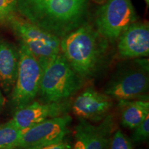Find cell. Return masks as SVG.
Returning a JSON list of instances; mask_svg holds the SVG:
<instances>
[{"mask_svg":"<svg viewBox=\"0 0 149 149\" xmlns=\"http://www.w3.org/2000/svg\"><path fill=\"white\" fill-rule=\"evenodd\" d=\"M109 149H133V143L122 130L117 129L113 134Z\"/></svg>","mask_w":149,"mask_h":149,"instance_id":"cell-17","label":"cell"},{"mask_svg":"<svg viewBox=\"0 0 149 149\" xmlns=\"http://www.w3.org/2000/svg\"><path fill=\"white\" fill-rule=\"evenodd\" d=\"M17 13L16 0H0V25L8 24Z\"/></svg>","mask_w":149,"mask_h":149,"instance_id":"cell-16","label":"cell"},{"mask_svg":"<svg viewBox=\"0 0 149 149\" xmlns=\"http://www.w3.org/2000/svg\"><path fill=\"white\" fill-rule=\"evenodd\" d=\"M118 101L121 124L124 127L134 129L149 115L148 97Z\"/></svg>","mask_w":149,"mask_h":149,"instance_id":"cell-14","label":"cell"},{"mask_svg":"<svg viewBox=\"0 0 149 149\" xmlns=\"http://www.w3.org/2000/svg\"><path fill=\"white\" fill-rule=\"evenodd\" d=\"M115 128L114 117L111 114H108L97 126L79 118L74 129L73 149H109Z\"/></svg>","mask_w":149,"mask_h":149,"instance_id":"cell-9","label":"cell"},{"mask_svg":"<svg viewBox=\"0 0 149 149\" xmlns=\"http://www.w3.org/2000/svg\"><path fill=\"white\" fill-rule=\"evenodd\" d=\"M26 149H72L71 145L68 141L64 140L58 141V142L53 143V144L43 145V146L33 147Z\"/></svg>","mask_w":149,"mask_h":149,"instance_id":"cell-19","label":"cell"},{"mask_svg":"<svg viewBox=\"0 0 149 149\" xmlns=\"http://www.w3.org/2000/svg\"><path fill=\"white\" fill-rule=\"evenodd\" d=\"M6 101V98L4 97V96L3 95L1 89H0V112L1 111V110L3 109V107L5 106Z\"/></svg>","mask_w":149,"mask_h":149,"instance_id":"cell-20","label":"cell"},{"mask_svg":"<svg viewBox=\"0 0 149 149\" xmlns=\"http://www.w3.org/2000/svg\"><path fill=\"white\" fill-rule=\"evenodd\" d=\"M22 133L10 121L0 125V149H17Z\"/></svg>","mask_w":149,"mask_h":149,"instance_id":"cell-15","label":"cell"},{"mask_svg":"<svg viewBox=\"0 0 149 149\" xmlns=\"http://www.w3.org/2000/svg\"><path fill=\"white\" fill-rule=\"evenodd\" d=\"M85 81L61 53L43 69L38 95L44 103L70 100L83 87Z\"/></svg>","mask_w":149,"mask_h":149,"instance_id":"cell-3","label":"cell"},{"mask_svg":"<svg viewBox=\"0 0 149 149\" xmlns=\"http://www.w3.org/2000/svg\"><path fill=\"white\" fill-rule=\"evenodd\" d=\"M137 19L130 0H107L97 11L95 27L100 35L114 44Z\"/></svg>","mask_w":149,"mask_h":149,"instance_id":"cell-7","label":"cell"},{"mask_svg":"<svg viewBox=\"0 0 149 149\" xmlns=\"http://www.w3.org/2000/svg\"><path fill=\"white\" fill-rule=\"evenodd\" d=\"M8 25L19 41L28 48L38 60L42 69L55 56L61 53V39L17 15Z\"/></svg>","mask_w":149,"mask_h":149,"instance_id":"cell-5","label":"cell"},{"mask_svg":"<svg viewBox=\"0 0 149 149\" xmlns=\"http://www.w3.org/2000/svg\"><path fill=\"white\" fill-rule=\"evenodd\" d=\"M148 59H126L117 64L104 93L113 100H133L148 97Z\"/></svg>","mask_w":149,"mask_h":149,"instance_id":"cell-4","label":"cell"},{"mask_svg":"<svg viewBox=\"0 0 149 149\" xmlns=\"http://www.w3.org/2000/svg\"><path fill=\"white\" fill-rule=\"evenodd\" d=\"M117 50L124 59L146 57L149 55V26L146 22H133L117 40Z\"/></svg>","mask_w":149,"mask_h":149,"instance_id":"cell-12","label":"cell"},{"mask_svg":"<svg viewBox=\"0 0 149 149\" xmlns=\"http://www.w3.org/2000/svg\"><path fill=\"white\" fill-rule=\"evenodd\" d=\"M70 109V100L50 103L33 101L15 111L13 117L10 122L19 129L24 131L48 119L67 114Z\"/></svg>","mask_w":149,"mask_h":149,"instance_id":"cell-10","label":"cell"},{"mask_svg":"<svg viewBox=\"0 0 149 149\" xmlns=\"http://www.w3.org/2000/svg\"><path fill=\"white\" fill-rule=\"evenodd\" d=\"M91 1H92L93 3H95V4H97V5L100 6V5L103 4L104 2H106L107 0H91Z\"/></svg>","mask_w":149,"mask_h":149,"instance_id":"cell-21","label":"cell"},{"mask_svg":"<svg viewBox=\"0 0 149 149\" xmlns=\"http://www.w3.org/2000/svg\"><path fill=\"white\" fill-rule=\"evenodd\" d=\"M111 44L88 23L61 39V53L86 81L95 79L108 68Z\"/></svg>","mask_w":149,"mask_h":149,"instance_id":"cell-1","label":"cell"},{"mask_svg":"<svg viewBox=\"0 0 149 149\" xmlns=\"http://www.w3.org/2000/svg\"><path fill=\"white\" fill-rule=\"evenodd\" d=\"M19 60L18 48L8 41L0 40V86L7 94L15 84Z\"/></svg>","mask_w":149,"mask_h":149,"instance_id":"cell-13","label":"cell"},{"mask_svg":"<svg viewBox=\"0 0 149 149\" xmlns=\"http://www.w3.org/2000/svg\"><path fill=\"white\" fill-rule=\"evenodd\" d=\"M17 13L61 39L88 22L90 0H16Z\"/></svg>","mask_w":149,"mask_h":149,"instance_id":"cell-2","label":"cell"},{"mask_svg":"<svg viewBox=\"0 0 149 149\" xmlns=\"http://www.w3.org/2000/svg\"><path fill=\"white\" fill-rule=\"evenodd\" d=\"M71 122V117L65 114L28 128L23 131L17 149L33 148L64 140L70 132Z\"/></svg>","mask_w":149,"mask_h":149,"instance_id":"cell-8","label":"cell"},{"mask_svg":"<svg viewBox=\"0 0 149 149\" xmlns=\"http://www.w3.org/2000/svg\"><path fill=\"white\" fill-rule=\"evenodd\" d=\"M149 137V115L146 119L134 128L131 141L134 143H140L146 141Z\"/></svg>","mask_w":149,"mask_h":149,"instance_id":"cell-18","label":"cell"},{"mask_svg":"<svg viewBox=\"0 0 149 149\" xmlns=\"http://www.w3.org/2000/svg\"><path fill=\"white\" fill-rule=\"evenodd\" d=\"M18 50L17 76L11 91V104L15 111L35 101L38 95L43 72L40 62L21 41Z\"/></svg>","mask_w":149,"mask_h":149,"instance_id":"cell-6","label":"cell"},{"mask_svg":"<svg viewBox=\"0 0 149 149\" xmlns=\"http://www.w3.org/2000/svg\"><path fill=\"white\" fill-rule=\"evenodd\" d=\"M113 100L92 86L84 89L71 104L72 113L79 118L89 122H100L108 115Z\"/></svg>","mask_w":149,"mask_h":149,"instance_id":"cell-11","label":"cell"},{"mask_svg":"<svg viewBox=\"0 0 149 149\" xmlns=\"http://www.w3.org/2000/svg\"><path fill=\"white\" fill-rule=\"evenodd\" d=\"M144 1H145V2H146V5L148 6L149 5V0H144Z\"/></svg>","mask_w":149,"mask_h":149,"instance_id":"cell-22","label":"cell"}]
</instances>
